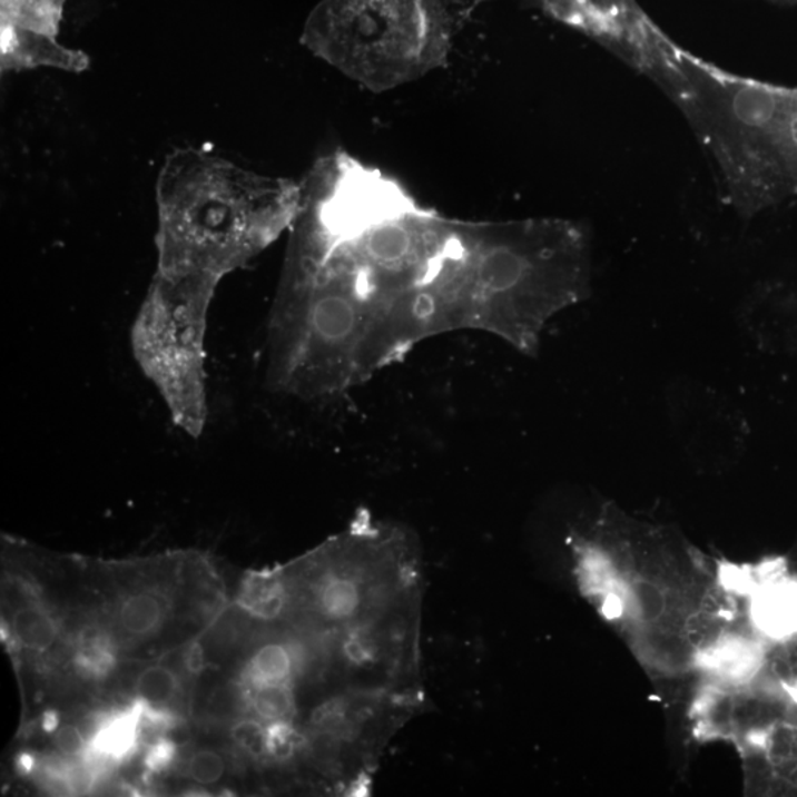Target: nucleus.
I'll list each match as a JSON object with an SVG mask.
<instances>
[{
    "instance_id": "nucleus-21",
    "label": "nucleus",
    "mask_w": 797,
    "mask_h": 797,
    "mask_svg": "<svg viewBox=\"0 0 797 797\" xmlns=\"http://www.w3.org/2000/svg\"><path fill=\"white\" fill-rule=\"evenodd\" d=\"M184 666L188 673L198 675L204 668V651L198 642H193L184 653Z\"/></svg>"
},
{
    "instance_id": "nucleus-19",
    "label": "nucleus",
    "mask_w": 797,
    "mask_h": 797,
    "mask_svg": "<svg viewBox=\"0 0 797 797\" xmlns=\"http://www.w3.org/2000/svg\"><path fill=\"white\" fill-rule=\"evenodd\" d=\"M53 741L57 749L61 751L66 758L83 760L88 758L90 745L89 736H85L79 727L65 726L53 731Z\"/></svg>"
},
{
    "instance_id": "nucleus-15",
    "label": "nucleus",
    "mask_w": 797,
    "mask_h": 797,
    "mask_svg": "<svg viewBox=\"0 0 797 797\" xmlns=\"http://www.w3.org/2000/svg\"><path fill=\"white\" fill-rule=\"evenodd\" d=\"M183 690L179 673L170 666L149 665L140 670L135 682L136 699L152 708L170 709Z\"/></svg>"
},
{
    "instance_id": "nucleus-1",
    "label": "nucleus",
    "mask_w": 797,
    "mask_h": 797,
    "mask_svg": "<svg viewBox=\"0 0 797 797\" xmlns=\"http://www.w3.org/2000/svg\"><path fill=\"white\" fill-rule=\"evenodd\" d=\"M319 184L269 328L272 384L306 398L351 391L460 329L470 244V222L346 154Z\"/></svg>"
},
{
    "instance_id": "nucleus-14",
    "label": "nucleus",
    "mask_w": 797,
    "mask_h": 797,
    "mask_svg": "<svg viewBox=\"0 0 797 797\" xmlns=\"http://www.w3.org/2000/svg\"><path fill=\"white\" fill-rule=\"evenodd\" d=\"M756 679L780 688L797 703V632L780 640L764 641Z\"/></svg>"
},
{
    "instance_id": "nucleus-16",
    "label": "nucleus",
    "mask_w": 797,
    "mask_h": 797,
    "mask_svg": "<svg viewBox=\"0 0 797 797\" xmlns=\"http://www.w3.org/2000/svg\"><path fill=\"white\" fill-rule=\"evenodd\" d=\"M117 663V650L112 638L102 633L81 637L75 653L77 672L89 679H104Z\"/></svg>"
},
{
    "instance_id": "nucleus-3",
    "label": "nucleus",
    "mask_w": 797,
    "mask_h": 797,
    "mask_svg": "<svg viewBox=\"0 0 797 797\" xmlns=\"http://www.w3.org/2000/svg\"><path fill=\"white\" fill-rule=\"evenodd\" d=\"M456 35L450 0H324L307 39L371 92H388L445 67Z\"/></svg>"
},
{
    "instance_id": "nucleus-9",
    "label": "nucleus",
    "mask_w": 797,
    "mask_h": 797,
    "mask_svg": "<svg viewBox=\"0 0 797 797\" xmlns=\"http://www.w3.org/2000/svg\"><path fill=\"white\" fill-rule=\"evenodd\" d=\"M170 592L163 587L136 588L120 598L116 606L115 624L119 636L129 642L157 637L169 622Z\"/></svg>"
},
{
    "instance_id": "nucleus-8",
    "label": "nucleus",
    "mask_w": 797,
    "mask_h": 797,
    "mask_svg": "<svg viewBox=\"0 0 797 797\" xmlns=\"http://www.w3.org/2000/svg\"><path fill=\"white\" fill-rule=\"evenodd\" d=\"M311 646L301 641L269 640L257 647L243 669L242 682L247 687L265 686V683H292L305 675L312 666Z\"/></svg>"
},
{
    "instance_id": "nucleus-11",
    "label": "nucleus",
    "mask_w": 797,
    "mask_h": 797,
    "mask_svg": "<svg viewBox=\"0 0 797 797\" xmlns=\"http://www.w3.org/2000/svg\"><path fill=\"white\" fill-rule=\"evenodd\" d=\"M237 606L243 613L259 622H278L287 613L289 606L287 574L283 570L252 573L242 583Z\"/></svg>"
},
{
    "instance_id": "nucleus-18",
    "label": "nucleus",
    "mask_w": 797,
    "mask_h": 797,
    "mask_svg": "<svg viewBox=\"0 0 797 797\" xmlns=\"http://www.w3.org/2000/svg\"><path fill=\"white\" fill-rule=\"evenodd\" d=\"M226 764L219 751L198 749L185 762V776L199 786L216 785L225 776Z\"/></svg>"
},
{
    "instance_id": "nucleus-12",
    "label": "nucleus",
    "mask_w": 797,
    "mask_h": 797,
    "mask_svg": "<svg viewBox=\"0 0 797 797\" xmlns=\"http://www.w3.org/2000/svg\"><path fill=\"white\" fill-rule=\"evenodd\" d=\"M9 632L20 649L43 653L56 642L60 627L42 602L27 600L12 611Z\"/></svg>"
},
{
    "instance_id": "nucleus-4",
    "label": "nucleus",
    "mask_w": 797,
    "mask_h": 797,
    "mask_svg": "<svg viewBox=\"0 0 797 797\" xmlns=\"http://www.w3.org/2000/svg\"><path fill=\"white\" fill-rule=\"evenodd\" d=\"M207 289L157 288L136 318L132 344L175 424L191 436L207 419Z\"/></svg>"
},
{
    "instance_id": "nucleus-5",
    "label": "nucleus",
    "mask_w": 797,
    "mask_h": 797,
    "mask_svg": "<svg viewBox=\"0 0 797 797\" xmlns=\"http://www.w3.org/2000/svg\"><path fill=\"white\" fill-rule=\"evenodd\" d=\"M695 731L705 740H728L754 749L778 724L797 719V703L762 679L745 683H706L691 709Z\"/></svg>"
},
{
    "instance_id": "nucleus-6",
    "label": "nucleus",
    "mask_w": 797,
    "mask_h": 797,
    "mask_svg": "<svg viewBox=\"0 0 797 797\" xmlns=\"http://www.w3.org/2000/svg\"><path fill=\"white\" fill-rule=\"evenodd\" d=\"M747 616L751 629L764 641L780 640L797 632V577L780 563L749 570Z\"/></svg>"
},
{
    "instance_id": "nucleus-17",
    "label": "nucleus",
    "mask_w": 797,
    "mask_h": 797,
    "mask_svg": "<svg viewBox=\"0 0 797 797\" xmlns=\"http://www.w3.org/2000/svg\"><path fill=\"white\" fill-rule=\"evenodd\" d=\"M234 745L257 762H267L266 726L255 717L237 719L230 727Z\"/></svg>"
},
{
    "instance_id": "nucleus-22",
    "label": "nucleus",
    "mask_w": 797,
    "mask_h": 797,
    "mask_svg": "<svg viewBox=\"0 0 797 797\" xmlns=\"http://www.w3.org/2000/svg\"><path fill=\"white\" fill-rule=\"evenodd\" d=\"M774 2L797 3V0H774Z\"/></svg>"
},
{
    "instance_id": "nucleus-2",
    "label": "nucleus",
    "mask_w": 797,
    "mask_h": 797,
    "mask_svg": "<svg viewBox=\"0 0 797 797\" xmlns=\"http://www.w3.org/2000/svg\"><path fill=\"white\" fill-rule=\"evenodd\" d=\"M591 248L577 220L471 222L461 329L537 356L548 321L591 296Z\"/></svg>"
},
{
    "instance_id": "nucleus-20",
    "label": "nucleus",
    "mask_w": 797,
    "mask_h": 797,
    "mask_svg": "<svg viewBox=\"0 0 797 797\" xmlns=\"http://www.w3.org/2000/svg\"><path fill=\"white\" fill-rule=\"evenodd\" d=\"M178 749L174 741L169 738L158 737L156 741L148 746L145 754L144 765L149 774H160L166 771L175 762Z\"/></svg>"
},
{
    "instance_id": "nucleus-13",
    "label": "nucleus",
    "mask_w": 797,
    "mask_h": 797,
    "mask_svg": "<svg viewBox=\"0 0 797 797\" xmlns=\"http://www.w3.org/2000/svg\"><path fill=\"white\" fill-rule=\"evenodd\" d=\"M246 688L247 710H250L253 717L259 719L266 727L274 724L296 727L294 724L298 712L296 686L265 683V686H246Z\"/></svg>"
},
{
    "instance_id": "nucleus-7",
    "label": "nucleus",
    "mask_w": 797,
    "mask_h": 797,
    "mask_svg": "<svg viewBox=\"0 0 797 797\" xmlns=\"http://www.w3.org/2000/svg\"><path fill=\"white\" fill-rule=\"evenodd\" d=\"M673 416L682 437L690 439L692 445L732 443L737 437L731 407L709 392L683 388V397L673 398Z\"/></svg>"
},
{
    "instance_id": "nucleus-10",
    "label": "nucleus",
    "mask_w": 797,
    "mask_h": 797,
    "mask_svg": "<svg viewBox=\"0 0 797 797\" xmlns=\"http://www.w3.org/2000/svg\"><path fill=\"white\" fill-rule=\"evenodd\" d=\"M142 701L119 712L107 715L89 734L88 756L104 764H121L136 754L142 736Z\"/></svg>"
}]
</instances>
